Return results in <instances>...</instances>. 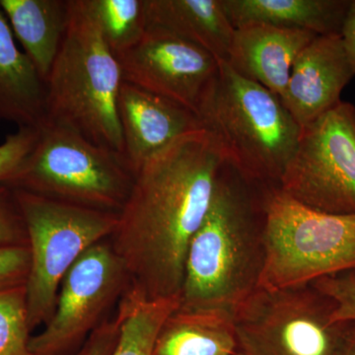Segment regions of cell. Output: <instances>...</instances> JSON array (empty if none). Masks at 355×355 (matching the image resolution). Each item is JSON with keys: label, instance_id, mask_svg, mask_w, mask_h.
I'll return each instance as SVG.
<instances>
[{"label": "cell", "instance_id": "6da1fadb", "mask_svg": "<svg viewBox=\"0 0 355 355\" xmlns=\"http://www.w3.org/2000/svg\"><path fill=\"white\" fill-rule=\"evenodd\" d=\"M224 158L203 130L149 160L110 236L128 288L149 300L180 297L187 254L209 210Z\"/></svg>", "mask_w": 355, "mask_h": 355}, {"label": "cell", "instance_id": "f546056e", "mask_svg": "<svg viewBox=\"0 0 355 355\" xmlns=\"http://www.w3.org/2000/svg\"><path fill=\"white\" fill-rule=\"evenodd\" d=\"M88 355H96V354H88Z\"/></svg>", "mask_w": 355, "mask_h": 355}, {"label": "cell", "instance_id": "7a4b0ae2", "mask_svg": "<svg viewBox=\"0 0 355 355\" xmlns=\"http://www.w3.org/2000/svg\"><path fill=\"white\" fill-rule=\"evenodd\" d=\"M272 189L224 161L209 210L189 247L180 308L234 314L260 286Z\"/></svg>", "mask_w": 355, "mask_h": 355}, {"label": "cell", "instance_id": "9a60e30c", "mask_svg": "<svg viewBox=\"0 0 355 355\" xmlns=\"http://www.w3.org/2000/svg\"><path fill=\"white\" fill-rule=\"evenodd\" d=\"M146 30L167 33L227 62L235 29L222 0H144Z\"/></svg>", "mask_w": 355, "mask_h": 355}, {"label": "cell", "instance_id": "d4e9b609", "mask_svg": "<svg viewBox=\"0 0 355 355\" xmlns=\"http://www.w3.org/2000/svg\"><path fill=\"white\" fill-rule=\"evenodd\" d=\"M39 139V128L20 127L0 144V184L24 162Z\"/></svg>", "mask_w": 355, "mask_h": 355}, {"label": "cell", "instance_id": "ffe728a7", "mask_svg": "<svg viewBox=\"0 0 355 355\" xmlns=\"http://www.w3.org/2000/svg\"><path fill=\"white\" fill-rule=\"evenodd\" d=\"M119 305L120 336L112 355H153L159 331L180 297L149 300L127 287Z\"/></svg>", "mask_w": 355, "mask_h": 355}, {"label": "cell", "instance_id": "2e32d148", "mask_svg": "<svg viewBox=\"0 0 355 355\" xmlns=\"http://www.w3.org/2000/svg\"><path fill=\"white\" fill-rule=\"evenodd\" d=\"M46 83L18 49L0 7V121L40 128L46 120Z\"/></svg>", "mask_w": 355, "mask_h": 355}, {"label": "cell", "instance_id": "52a82bcc", "mask_svg": "<svg viewBox=\"0 0 355 355\" xmlns=\"http://www.w3.org/2000/svg\"><path fill=\"white\" fill-rule=\"evenodd\" d=\"M13 191L29 240L31 266L25 291L33 331L49 323L64 275L86 250L113 234L119 214Z\"/></svg>", "mask_w": 355, "mask_h": 355}, {"label": "cell", "instance_id": "4fadbf2b", "mask_svg": "<svg viewBox=\"0 0 355 355\" xmlns=\"http://www.w3.org/2000/svg\"><path fill=\"white\" fill-rule=\"evenodd\" d=\"M354 76L340 35L317 36L296 58L280 99L304 128L342 101Z\"/></svg>", "mask_w": 355, "mask_h": 355}, {"label": "cell", "instance_id": "9c48e42d", "mask_svg": "<svg viewBox=\"0 0 355 355\" xmlns=\"http://www.w3.org/2000/svg\"><path fill=\"white\" fill-rule=\"evenodd\" d=\"M279 190L300 205L355 214V106L340 101L302 128Z\"/></svg>", "mask_w": 355, "mask_h": 355}, {"label": "cell", "instance_id": "83f0119b", "mask_svg": "<svg viewBox=\"0 0 355 355\" xmlns=\"http://www.w3.org/2000/svg\"><path fill=\"white\" fill-rule=\"evenodd\" d=\"M338 355H355V323H352L347 340Z\"/></svg>", "mask_w": 355, "mask_h": 355}, {"label": "cell", "instance_id": "ac0fdd59", "mask_svg": "<svg viewBox=\"0 0 355 355\" xmlns=\"http://www.w3.org/2000/svg\"><path fill=\"white\" fill-rule=\"evenodd\" d=\"M14 36L46 83L69 21V0H0Z\"/></svg>", "mask_w": 355, "mask_h": 355}, {"label": "cell", "instance_id": "7402d4cb", "mask_svg": "<svg viewBox=\"0 0 355 355\" xmlns=\"http://www.w3.org/2000/svg\"><path fill=\"white\" fill-rule=\"evenodd\" d=\"M30 333L25 287L0 294V355H34Z\"/></svg>", "mask_w": 355, "mask_h": 355}, {"label": "cell", "instance_id": "e0dca14e", "mask_svg": "<svg viewBox=\"0 0 355 355\" xmlns=\"http://www.w3.org/2000/svg\"><path fill=\"white\" fill-rule=\"evenodd\" d=\"M350 0H222L234 29L268 25L318 36L340 35Z\"/></svg>", "mask_w": 355, "mask_h": 355}, {"label": "cell", "instance_id": "30bf717a", "mask_svg": "<svg viewBox=\"0 0 355 355\" xmlns=\"http://www.w3.org/2000/svg\"><path fill=\"white\" fill-rule=\"evenodd\" d=\"M127 272L108 240L86 250L64 275L55 312L44 330L31 336L34 355H65L103 323V315L123 296Z\"/></svg>", "mask_w": 355, "mask_h": 355}, {"label": "cell", "instance_id": "484cf974", "mask_svg": "<svg viewBox=\"0 0 355 355\" xmlns=\"http://www.w3.org/2000/svg\"><path fill=\"white\" fill-rule=\"evenodd\" d=\"M30 266L29 247L0 248V294L25 287Z\"/></svg>", "mask_w": 355, "mask_h": 355}, {"label": "cell", "instance_id": "603a6c76", "mask_svg": "<svg viewBox=\"0 0 355 355\" xmlns=\"http://www.w3.org/2000/svg\"><path fill=\"white\" fill-rule=\"evenodd\" d=\"M335 303L331 320L336 323H355V272L321 277L312 284Z\"/></svg>", "mask_w": 355, "mask_h": 355}, {"label": "cell", "instance_id": "44dd1931", "mask_svg": "<svg viewBox=\"0 0 355 355\" xmlns=\"http://www.w3.org/2000/svg\"><path fill=\"white\" fill-rule=\"evenodd\" d=\"M114 55L135 46L146 31L144 0H81Z\"/></svg>", "mask_w": 355, "mask_h": 355}, {"label": "cell", "instance_id": "277c9868", "mask_svg": "<svg viewBox=\"0 0 355 355\" xmlns=\"http://www.w3.org/2000/svg\"><path fill=\"white\" fill-rule=\"evenodd\" d=\"M123 81L118 58L81 0H69V26L46 81L44 121L69 128L123 156L118 113Z\"/></svg>", "mask_w": 355, "mask_h": 355}, {"label": "cell", "instance_id": "4316f807", "mask_svg": "<svg viewBox=\"0 0 355 355\" xmlns=\"http://www.w3.org/2000/svg\"><path fill=\"white\" fill-rule=\"evenodd\" d=\"M343 49L355 74V0H350L340 31Z\"/></svg>", "mask_w": 355, "mask_h": 355}, {"label": "cell", "instance_id": "8992f818", "mask_svg": "<svg viewBox=\"0 0 355 355\" xmlns=\"http://www.w3.org/2000/svg\"><path fill=\"white\" fill-rule=\"evenodd\" d=\"M266 263L260 286L284 288L355 272V214L311 209L272 188L266 202Z\"/></svg>", "mask_w": 355, "mask_h": 355}, {"label": "cell", "instance_id": "cb8c5ba5", "mask_svg": "<svg viewBox=\"0 0 355 355\" xmlns=\"http://www.w3.org/2000/svg\"><path fill=\"white\" fill-rule=\"evenodd\" d=\"M29 246L27 229L12 189L0 184V248Z\"/></svg>", "mask_w": 355, "mask_h": 355}, {"label": "cell", "instance_id": "3957f363", "mask_svg": "<svg viewBox=\"0 0 355 355\" xmlns=\"http://www.w3.org/2000/svg\"><path fill=\"white\" fill-rule=\"evenodd\" d=\"M198 118L225 162L252 181L279 188L302 132L279 96L220 62Z\"/></svg>", "mask_w": 355, "mask_h": 355}, {"label": "cell", "instance_id": "7c38bea8", "mask_svg": "<svg viewBox=\"0 0 355 355\" xmlns=\"http://www.w3.org/2000/svg\"><path fill=\"white\" fill-rule=\"evenodd\" d=\"M118 113L123 157L133 175L188 133L202 130L198 116L181 105L123 81Z\"/></svg>", "mask_w": 355, "mask_h": 355}, {"label": "cell", "instance_id": "ba28073f", "mask_svg": "<svg viewBox=\"0 0 355 355\" xmlns=\"http://www.w3.org/2000/svg\"><path fill=\"white\" fill-rule=\"evenodd\" d=\"M334 310L311 284L258 287L234 311V355H338L352 323L334 322Z\"/></svg>", "mask_w": 355, "mask_h": 355}, {"label": "cell", "instance_id": "8fae6325", "mask_svg": "<svg viewBox=\"0 0 355 355\" xmlns=\"http://www.w3.org/2000/svg\"><path fill=\"white\" fill-rule=\"evenodd\" d=\"M116 58L123 81L171 100L197 116L220 64L200 46L156 30H146Z\"/></svg>", "mask_w": 355, "mask_h": 355}, {"label": "cell", "instance_id": "5bb4252c", "mask_svg": "<svg viewBox=\"0 0 355 355\" xmlns=\"http://www.w3.org/2000/svg\"><path fill=\"white\" fill-rule=\"evenodd\" d=\"M317 36L304 30L268 25L238 28L226 64L239 76L282 97L296 58Z\"/></svg>", "mask_w": 355, "mask_h": 355}, {"label": "cell", "instance_id": "f1b7e54d", "mask_svg": "<svg viewBox=\"0 0 355 355\" xmlns=\"http://www.w3.org/2000/svg\"><path fill=\"white\" fill-rule=\"evenodd\" d=\"M74 355H85V349H84V347H81V349L78 350V352H76Z\"/></svg>", "mask_w": 355, "mask_h": 355}, {"label": "cell", "instance_id": "d6986e66", "mask_svg": "<svg viewBox=\"0 0 355 355\" xmlns=\"http://www.w3.org/2000/svg\"><path fill=\"white\" fill-rule=\"evenodd\" d=\"M234 314L178 307L159 331L153 355H234Z\"/></svg>", "mask_w": 355, "mask_h": 355}, {"label": "cell", "instance_id": "5b68a950", "mask_svg": "<svg viewBox=\"0 0 355 355\" xmlns=\"http://www.w3.org/2000/svg\"><path fill=\"white\" fill-rule=\"evenodd\" d=\"M135 175L121 154L44 121L36 146L6 186L79 207L119 214Z\"/></svg>", "mask_w": 355, "mask_h": 355}]
</instances>
